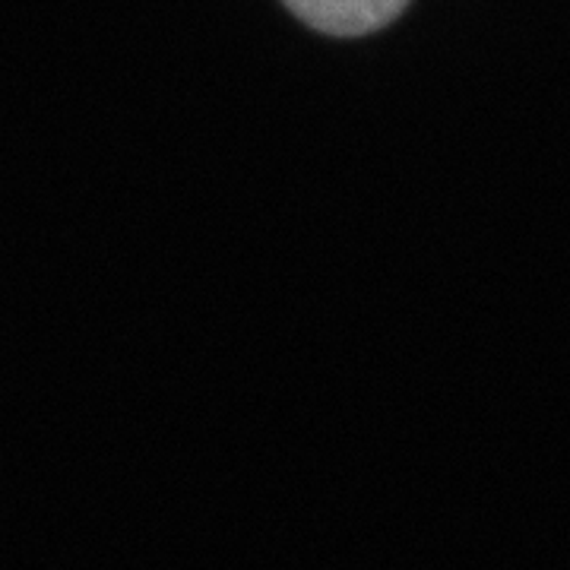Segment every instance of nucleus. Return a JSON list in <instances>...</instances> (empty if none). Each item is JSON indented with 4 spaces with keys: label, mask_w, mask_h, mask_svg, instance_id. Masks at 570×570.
<instances>
[{
    "label": "nucleus",
    "mask_w": 570,
    "mask_h": 570,
    "mask_svg": "<svg viewBox=\"0 0 570 570\" xmlns=\"http://www.w3.org/2000/svg\"><path fill=\"white\" fill-rule=\"evenodd\" d=\"M283 3L317 32L355 39L390 26L406 10L409 0H283Z\"/></svg>",
    "instance_id": "f257e3e1"
}]
</instances>
